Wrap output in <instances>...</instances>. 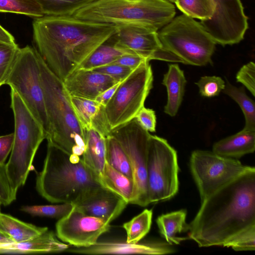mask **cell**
<instances>
[{"mask_svg": "<svg viewBox=\"0 0 255 255\" xmlns=\"http://www.w3.org/2000/svg\"><path fill=\"white\" fill-rule=\"evenodd\" d=\"M6 244H0V254H1L2 253V251L5 246Z\"/></svg>", "mask_w": 255, "mask_h": 255, "instance_id": "7dc6e473", "label": "cell"}, {"mask_svg": "<svg viewBox=\"0 0 255 255\" xmlns=\"http://www.w3.org/2000/svg\"><path fill=\"white\" fill-rule=\"evenodd\" d=\"M178 171L175 149L166 139L150 135L147 161L149 204L168 200L176 194Z\"/></svg>", "mask_w": 255, "mask_h": 255, "instance_id": "30bf717a", "label": "cell"}, {"mask_svg": "<svg viewBox=\"0 0 255 255\" xmlns=\"http://www.w3.org/2000/svg\"><path fill=\"white\" fill-rule=\"evenodd\" d=\"M66 252L86 254H148L163 255L172 253L174 250L167 244L156 242H144L127 243L126 240L98 241L87 247H69Z\"/></svg>", "mask_w": 255, "mask_h": 255, "instance_id": "2e32d148", "label": "cell"}, {"mask_svg": "<svg viewBox=\"0 0 255 255\" xmlns=\"http://www.w3.org/2000/svg\"><path fill=\"white\" fill-rule=\"evenodd\" d=\"M0 41L10 44H16L13 35L0 24Z\"/></svg>", "mask_w": 255, "mask_h": 255, "instance_id": "f6af8a7d", "label": "cell"}, {"mask_svg": "<svg viewBox=\"0 0 255 255\" xmlns=\"http://www.w3.org/2000/svg\"></svg>", "mask_w": 255, "mask_h": 255, "instance_id": "681fc988", "label": "cell"}, {"mask_svg": "<svg viewBox=\"0 0 255 255\" xmlns=\"http://www.w3.org/2000/svg\"><path fill=\"white\" fill-rule=\"evenodd\" d=\"M187 212L180 210L163 214L156 219L159 233L168 244H179L189 238L177 237L178 234L188 231V224L186 223Z\"/></svg>", "mask_w": 255, "mask_h": 255, "instance_id": "d4e9b609", "label": "cell"}, {"mask_svg": "<svg viewBox=\"0 0 255 255\" xmlns=\"http://www.w3.org/2000/svg\"><path fill=\"white\" fill-rule=\"evenodd\" d=\"M222 92L235 101L241 108L245 119L243 129L255 130V104L254 101L247 95L245 88L237 87L226 80Z\"/></svg>", "mask_w": 255, "mask_h": 255, "instance_id": "83f0119b", "label": "cell"}, {"mask_svg": "<svg viewBox=\"0 0 255 255\" xmlns=\"http://www.w3.org/2000/svg\"><path fill=\"white\" fill-rule=\"evenodd\" d=\"M0 12L23 14L35 18L44 16L37 0H0Z\"/></svg>", "mask_w": 255, "mask_h": 255, "instance_id": "4dcf8cb0", "label": "cell"}, {"mask_svg": "<svg viewBox=\"0 0 255 255\" xmlns=\"http://www.w3.org/2000/svg\"><path fill=\"white\" fill-rule=\"evenodd\" d=\"M100 181L104 187L117 194L128 204L133 201L135 193L133 180L114 168L107 161Z\"/></svg>", "mask_w": 255, "mask_h": 255, "instance_id": "484cf974", "label": "cell"}, {"mask_svg": "<svg viewBox=\"0 0 255 255\" xmlns=\"http://www.w3.org/2000/svg\"><path fill=\"white\" fill-rule=\"evenodd\" d=\"M12 240L5 233L0 230V244L13 243Z\"/></svg>", "mask_w": 255, "mask_h": 255, "instance_id": "bcb514c9", "label": "cell"}, {"mask_svg": "<svg viewBox=\"0 0 255 255\" xmlns=\"http://www.w3.org/2000/svg\"><path fill=\"white\" fill-rule=\"evenodd\" d=\"M11 105L14 116V140L6 172L14 196L23 186L32 166L37 150L45 139L44 129L12 89Z\"/></svg>", "mask_w": 255, "mask_h": 255, "instance_id": "8992f818", "label": "cell"}, {"mask_svg": "<svg viewBox=\"0 0 255 255\" xmlns=\"http://www.w3.org/2000/svg\"><path fill=\"white\" fill-rule=\"evenodd\" d=\"M190 168L201 202L240 176L255 170L254 167L244 165L237 159L203 150L192 152Z\"/></svg>", "mask_w": 255, "mask_h": 255, "instance_id": "8fae6325", "label": "cell"}, {"mask_svg": "<svg viewBox=\"0 0 255 255\" xmlns=\"http://www.w3.org/2000/svg\"><path fill=\"white\" fill-rule=\"evenodd\" d=\"M32 27L34 47L63 82L116 30L114 25L71 15L36 18Z\"/></svg>", "mask_w": 255, "mask_h": 255, "instance_id": "6da1fadb", "label": "cell"}, {"mask_svg": "<svg viewBox=\"0 0 255 255\" xmlns=\"http://www.w3.org/2000/svg\"><path fill=\"white\" fill-rule=\"evenodd\" d=\"M255 225V170L246 173L201 202L188 224L189 239L199 247L222 246Z\"/></svg>", "mask_w": 255, "mask_h": 255, "instance_id": "7a4b0ae2", "label": "cell"}, {"mask_svg": "<svg viewBox=\"0 0 255 255\" xmlns=\"http://www.w3.org/2000/svg\"><path fill=\"white\" fill-rule=\"evenodd\" d=\"M84 131L86 148L81 158L100 180L106 163V138L93 129Z\"/></svg>", "mask_w": 255, "mask_h": 255, "instance_id": "603a6c76", "label": "cell"}, {"mask_svg": "<svg viewBox=\"0 0 255 255\" xmlns=\"http://www.w3.org/2000/svg\"><path fill=\"white\" fill-rule=\"evenodd\" d=\"M128 203L114 192L101 186L74 204L85 214L110 223L116 219Z\"/></svg>", "mask_w": 255, "mask_h": 255, "instance_id": "e0dca14e", "label": "cell"}, {"mask_svg": "<svg viewBox=\"0 0 255 255\" xmlns=\"http://www.w3.org/2000/svg\"><path fill=\"white\" fill-rule=\"evenodd\" d=\"M116 26V31L109 40L116 45L149 61L159 60L183 63L178 57L162 47L156 30L134 25Z\"/></svg>", "mask_w": 255, "mask_h": 255, "instance_id": "5bb4252c", "label": "cell"}, {"mask_svg": "<svg viewBox=\"0 0 255 255\" xmlns=\"http://www.w3.org/2000/svg\"><path fill=\"white\" fill-rule=\"evenodd\" d=\"M70 102L82 128L93 129L105 138L110 134L104 107L95 100L70 96Z\"/></svg>", "mask_w": 255, "mask_h": 255, "instance_id": "d6986e66", "label": "cell"}, {"mask_svg": "<svg viewBox=\"0 0 255 255\" xmlns=\"http://www.w3.org/2000/svg\"><path fill=\"white\" fill-rule=\"evenodd\" d=\"M236 80L255 96V64L250 62L244 65L236 74Z\"/></svg>", "mask_w": 255, "mask_h": 255, "instance_id": "74e56055", "label": "cell"}, {"mask_svg": "<svg viewBox=\"0 0 255 255\" xmlns=\"http://www.w3.org/2000/svg\"><path fill=\"white\" fill-rule=\"evenodd\" d=\"M255 150V130L244 129L217 141L212 148V151L219 155L235 159Z\"/></svg>", "mask_w": 255, "mask_h": 255, "instance_id": "44dd1931", "label": "cell"}, {"mask_svg": "<svg viewBox=\"0 0 255 255\" xmlns=\"http://www.w3.org/2000/svg\"><path fill=\"white\" fill-rule=\"evenodd\" d=\"M92 70L109 76L118 82L124 80L134 70L129 67L113 63Z\"/></svg>", "mask_w": 255, "mask_h": 255, "instance_id": "f35d334b", "label": "cell"}, {"mask_svg": "<svg viewBox=\"0 0 255 255\" xmlns=\"http://www.w3.org/2000/svg\"><path fill=\"white\" fill-rule=\"evenodd\" d=\"M110 223L85 214L74 205L71 211L57 222L56 235L74 247H87L95 244L102 235L109 232Z\"/></svg>", "mask_w": 255, "mask_h": 255, "instance_id": "9a60e30c", "label": "cell"}, {"mask_svg": "<svg viewBox=\"0 0 255 255\" xmlns=\"http://www.w3.org/2000/svg\"><path fill=\"white\" fill-rule=\"evenodd\" d=\"M38 55L36 49L29 45L19 48L5 84L17 93L42 127L46 139L50 128L40 81Z\"/></svg>", "mask_w": 255, "mask_h": 255, "instance_id": "ba28073f", "label": "cell"}, {"mask_svg": "<svg viewBox=\"0 0 255 255\" xmlns=\"http://www.w3.org/2000/svg\"><path fill=\"white\" fill-rule=\"evenodd\" d=\"M56 235L47 230L29 240L6 244L3 253L30 254L55 253L65 252L70 247L61 242Z\"/></svg>", "mask_w": 255, "mask_h": 255, "instance_id": "ffe728a7", "label": "cell"}, {"mask_svg": "<svg viewBox=\"0 0 255 255\" xmlns=\"http://www.w3.org/2000/svg\"><path fill=\"white\" fill-rule=\"evenodd\" d=\"M147 61L149 62L148 60L139 55L126 54L121 56L113 63L120 64L134 70L143 62Z\"/></svg>", "mask_w": 255, "mask_h": 255, "instance_id": "b9f144b4", "label": "cell"}, {"mask_svg": "<svg viewBox=\"0 0 255 255\" xmlns=\"http://www.w3.org/2000/svg\"><path fill=\"white\" fill-rule=\"evenodd\" d=\"M195 84L199 88L200 94L206 98L218 96L225 87V82L216 76L202 77Z\"/></svg>", "mask_w": 255, "mask_h": 255, "instance_id": "8d00e7d4", "label": "cell"}, {"mask_svg": "<svg viewBox=\"0 0 255 255\" xmlns=\"http://www.w3.org/2000/svg\"><path fill=\"white\" fill-rule=\"evenodd\" d=\"M141 126L148 132L156 130V118L155 111L143 107L135 117Z\"/></svg>", "mask_w": 255, "mask_h": 255, "instance_id": "60d3db41", "label": "cell"}, {"mask_svg": "<svg viewBox=\"0 0 255 255\" xmlns=\"http://www.w3.org/2000/svg\"><path fill=\"white\" fill-rule=\"evenodd\" d=\"M126 54L135 53L116 45L109 39L99 46L78 69L92 70L112 63Z\"/></svg>", "mask_w": 255, "mask_h": 255, "instance_id": "4316f807", "label": "cell"}, {"mask_svg": "<svg viewBox=\"0 0 255 255\" xmlns=\"http://www.w3.org/2000/svg\"><path fill=\"white\" fill-rule=\"evenodd\" d=\"M19 47L0 41V87L5 84Z\"/></svg>", "mask_w": 255, "mask_h": 255, "instance_id": "d590c367", "label": "cell"}, {"mask_svg": "<svg viewBox=\"0 0 255 255\" xmlns=\"http://www.w3.org/2000/svg\"><path fill=\"white\" fill-rule=\"evenodd\" d=\"M63 82L70 96L95 100L100 94L119 82L92 70L78 69Z\"/></svg>", "mask_w": 255, "mask_h": 255, "instance_id": "ac0fdd59", "label": "cell"}, {"mask_svg": "<svg viewBox=\"0 0 255 255\" xmlns=\"http://www.w3.org/2000/svg\"><path fill=\"white\" fill-rule=\"evenodd\" d=\"M152 217V210L145 209L130 221L125 223L123 228L127 233L126 242L136 243L149 232Z\"/></svg>", "mask_w": 255, "mask_h": 255, "instance_id": "f546056e", "label": "cell"}, {"mask_svg": "<svg viewBox=\"0 0 255 255\" xmlns=\"http://www.w3.org/2000/svg\"><path fill=\"white\" fill-rule=\"evenodd\" d=\"M231 247L236 251H254L255 250V225L239 232L223 245Z\"/></svg>", "mask_w": 255, "mask_h": 255, "instance_id": "e575fe53", "label": "cell"}, {"mask_svg": "<svg viewBox=\"0 0 255 255\" xmlns=\"http://www.w3.org/2000/svg\"><path fill=\"white\" fill-rule=\"evenodd\" d=\"M167 0L172 2L173 4H174L176 1V0Z\"/></svg>", "mask_w": 255, "mask_h": 255, "instance_id": "c3c4849f", "label": "cell"}, {"mask_svg": "<svg viewBox=\"0 0 255 255\" xmlns=\"http://www.w3.org/2000/svg\"><path fill=\"white\" fill-rule=\"evenodd\" d=\"M106 161L114 168L133 180L130 161L118 141L110 134L106 137Z\"/></svg>", "mask_w": 255, "mask_h": 255, "instance_id": "f1b7e54d", "label": "cell"}, {"mask_svg": "<svg viewBox=\"0 0 255 255\" xmlns=\"http://www.w3.org/2000/svg\"><path fill=\"white\" fill-rule=\"evenodd\" d=\"M162 47L183 64L197 66L212 63L217 44L200 22L182 14L175 16L158 31Z\"/></svg>", "mask_w": 255, "mask_h": 255, "instance_id": "52a82bcc", "label": "cell"}, {"mask_svg": "<svg viewBox=\"0 0 255 255\" xmlns=\"http://www.w3.org/2000/svg\"><path fill=\"white\" fill-rule=\"evenodd\" d=\"M44 15H68L73 11L92 0H37Z\"/></svg>", "mask_w": 255, "mask_h": 255, "instance_id": "d6a6232c", "label": "cell"}, {"mask_svg": "<svg viewBox=\"0 0 255 255\" xmlns=\"http://www.w3.org/2000/svg\"><path fill=\"white\" fill-rule=\"evenodd\" d=\"M121 82H118L104 91L96 98L95 100L102 105L105 106L116 92Z\"/></svg>", "mask_w": 255, "mask_h": 255, "instance_id": "ee69618b", "label": "cell"}, {"mask_svg": "<svg viewBox=\"0 0 255 255\" xmlns=\"http://www.w3.org/2000/svg\"><path fill=\"white\" fill-rule=\"evenodd\" d=\"M174 4L183 14L200 21L209 19L214 12L212 0H176Z\"/></svg>", "mask_w": 255, "mask_h": 255, "instance_id": "1f68e13d", "label": "cell"}, {"mask_svg": "<svg viewBox=\"0 0 255 255\" xmlns=\"http://www.w3.org/2000/svg\"><path fill=\"white\" fill-rule=\"evenodd\" d=\"M101 186L81 158L73 161L70 155L47 142L43 166L36 178V189L43 198L52 203L74 204Z\"/></svg>", "mask_w": 255, "mask_h": 255, "instance_id": "3957f363", "label": "cell"}, {"mask_svg": "<svg viewBox=\"0 0 255 255\" xmlns=\"http://www.w3.org/2000/svg\"><path fill=\"white\" fill-rule=\"evenodd\" d=\"M74 207L71 203L55 205L22 206L20 210L33 216L60 219L69 213Z\"/></svg>", "mask_w": 255, "mask_h": 255, "instance_id": "836d02e7", "label": "cell"}, {"mask_svg": "<svg viewBox=\"0 0 255 255\" xmlns=\"http://www.w3.org/2000/svg\"><path fill=\"white\" fill-rule=\"evenodd\" d=\"M16 198L11 189L5 164L0 163V205L7 206Z\"/></svg>", "mask_w": 255, "mask_h": 255, "instance_id": "ab89813d", "label": "cell"}, {"mask_svg": "<svg viewBox=\"0 0 255 255\" xmlns=\"http://www.w3.org/2000/svg\"><path fill=\"white\" fill-rule=\"evenodd\" d=\"M186 83L184 72L178 65L169 64L162 82L167 94V102L164 108L165 114L171 117L176 116L183 100Z\"/></svg>", "mask_w": 255, "mask_h": 255, "instance_id": "7402d4cb", "label": "cell"}, {"mask_svg": "<svg viewBox=\"0 0 255 255\" xmlns=\"http://www.w3.org/2000/svg\"><path fill=\"white\" fill-rule=\"evenodd\" d=\"M38 60L50 128L47 142L69 155L81 157L86 148L85 131L73 110L70 95L63 81L50 70L39 54Z\"/></svg>", "mask_w": 255, "mask_h": 255, "instance_id": "277c9868", "label": "cell"}, {"mask_svg": "<svg viewBox=\"0 0 255 255\" xmlns=\"http://www.w3.org/2000/svg\"><path fill=\"white\" fill-rule=\"evenodd\" d=\"M153 76L149 62L142 63L120 84L104 107L111 130L134 118L144 107L152 88Z\"/></svg>", "mask_w": 255, "mask_h": 255, "instance_id": "9c48e42d", "label": "cell"}, {"mask_svg": "<svg viewBox=\"0 0 255 255\" xmlns=\"http://www.w3.org/2000/svg\"><path fill=\"white\" fill-rule=\"evenodd\" d=\"M175 14L174 4L167 0H92L68 15L115 26L140 25L158 31Z\"/></svg>", "mask_w": 255, "mask_h": 255, "instance_id": "5b68a950", "label": "cell"}, {"mask_svg": "<svg viewBox=\"0 0 255 255\" xmlns=\"http://www.w3.org/2000/svg\"><path fill=\"white\" fill-rule=\"evenodd\" d=\"M110 134L120 143L131 165L135 193L131 204L146 206L149 204L147 161L151 134L135 118L111 130Z\"/></svg>", "mask_w": 255, "mask_h": 255, "instance_id": "7c38bea8", "label": "cell"}, {"mask_svg": "<svg viewBox=\"0 0 255 255\" xmlns=\"http://www.w3.org/2000/svg\"><path fill=\"white\" fill-rule=\"evenodd\" d=\"M0 230L15 243L25 242L44 233L47 227H37L0 212Z\"/></svg>", "mask_w": 255, "mask_h": 255, "instance_id": "cb8c5ba5", "label": "cell"}, {"mask_svg": "<svg viewBox=\"0 0 255 255\" xmlns=\"http://www.w3.org/2000/svg\"><path fill=\"white\" fill-rule=\"evenodd\" d=\"M214 12L200 23L216 43L223 46L240 42L248 28V18L241 0H212Z\"/></svg>", "mask_w": 255, "mask_h": 255, "instance_id": "4fadbf2b", "label": "cell"}, {"mask_svg": "<svg viewBox=\"0 0 255 255\" xmlns=\"http://www.w3.org/2000/svg\"><path fill=\"white\" fill-rule=\"evenodd\" d=\"M14 140V133L0 136V163L5 164L10 153Z\"/></svg>", "mask_w": 255, "mask_h": 255, "instance_id": "7bdbcfd3", "label": "cell"}]
</instances>
